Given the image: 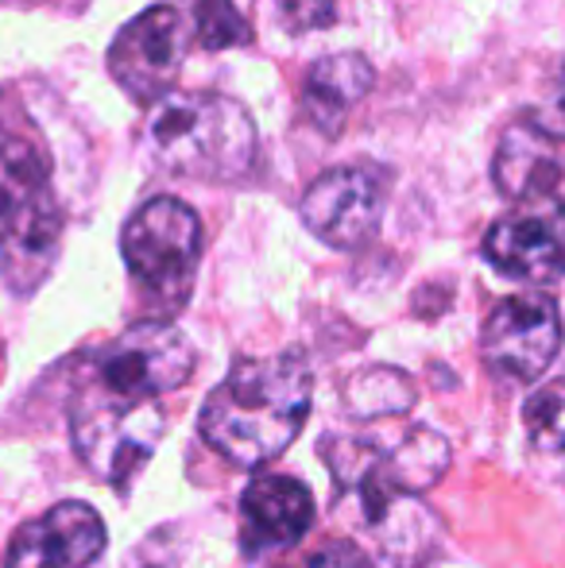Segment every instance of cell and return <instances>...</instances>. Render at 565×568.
<instances>
[{"label":"cell","mask_w":565,"mask_h":568,"mask_svg":"<svg viewBox=\"0 0 565 568\" xmlns=\"http://www.w3.org/2000/svg\"><path fill=\"white\" fill-rule=\"evenodd\" d=\"M310 367L299 352L236 359L210 390L198 429L236 468H264L291 449L310 414Z\"/></svg>","instance_id":"1"},{"label":"cell","mask_w":565,"mask_h":568,"mask_svg":"<svg viewBox=\"0 0 565 568\" xmlns=\"http://www.w3.org/2000/svg\"><path fill=\"white\" fill-rule=\"evenodd\" d=\"M62 213L51 186V151L28 116L0 101V275L16 294L39 291L59 260Z\"/></svg>","instance_id":"2"},{"label":"cell","mask_w":565,"mask_h":568,"mask_svg":"<svg viewBox=\"0 0 565 568\" xmlns=\"http://www.w3.org/2000/svg\"><path fill=\"white\" fill-rule=\"evenodd\" d=\"M143 143L155 166L194 182H236L256 163V124L225 93H171L148 116Z\"/></svg>","instance_id":"3"},{"label":"cell","mask_w":565,"mask_h":568,"mask_svg":"<svg viewBox=\"0 0 565 568\" xmlns=\"http://www.w3.org/2000/svg\"><path fill=\"white\" fill-rule=\"evenodd\" d=\"M325 460L345 491H356L364 518L380 523L395 503L415 499L450 468V445L426 426H403L395 434L330 437Z\"/></svg>","instance_id":"4"},{"label":"cell","mask_w":565,"mask_h":568,"mask_svg":"<svg viewBox=\"0 0 565 568\" xmlns=\"http://www.w3.org/2000/svg\"><path fill=\"white\" fill-rule=\"evenodd\" d=\"M121 255L132 283L159 322L190 302L202 260V221L179 197H151L129 217L121 232Z\"/></svg>","instance_id":"5"},{"label":"cell","mask_w":565,"mask_h":568,"mask_svg":"<svg viewBox=\"0 0 565 568\" xmlns=\"http://www.w3.org/2000/svg\"><path fill=\"white\" fill-rule=\"evenodd\" d=\"M167 418L159 403H137V398H117L98 387L74 383V403H70V437L74 453L101 484L129 487L155 453Z\"/></svg>","instance_id":"6"},{"label":"cell","mask_w":565,"mask_h":568,"mask_svg":"<svg viewBox=\"0 0 565 568\" xmlns=\"http://www.w3.org/2000/svg\"><path fill=\"white\" fill-rule=\"evenodd\" d=\"M194 375V348L171 322H137L85 356V375L78 383L117 398L159 403Z\"/></svg>","instance_id":"7"},{"label":"cell","mask_w":565,"mask_h":568,"mask_svg":"<svg viewBox=\"0 0 565 568\" xmlns=\"http://www.w3.org/2000/svg\"><path fill=\"white\" fill-rule=\"evenodd\" d=\"M190 23L174 4H155L140 12L132 23H124L121 36L109 47V74L129 93L137 105L155 109L163 98L174 93L186 54Z\"/></svg>","instance_id":"8"},{"label":"cell","mask_w":565,"mask_h":568,"mask_svg":"<svg viewBox=\"0 0 565 568\" xmlns=\"http://www.w3.org/2000/svg\"><path fill=\"white\" fill-rule=\"evenodd\" d=\"M387 171L376 163H349L325 171L302 197V225L322 244L353 252L380 232L387 205Z\"/></svg>","instance_id":"9"},{"label":"cell","mask_w":565,"mask_h":568,"mask_svg":"<svg viewBox=\"0 0 565 568\" xmlns=\"http://www.w3.org/2000/svg\"><path fill=\"white\" fill-rule=\"evenodd\" d=\"M562 348V317L546 294H515L488 314L481 333L484 364L512 383H531Z\"/></svg>","instance_id":"10"},{"label":"cell","mask_w":565,"mask_h":568,"mask_svg":"<svg viewBox=\"0 0 565 568\" xmlns=\"http://www.w3.org/2000/svg\"><path fill=\"white\" fill-rule=\"evenodd\" d=\"M484 260L519 283L565 278V205L531 202L500 217L484 236Z\"/></svg>","instance_id":"11"},{"label":"cell","mask_w":565,"mask_h":568,"mask_svg":"<svg viewBox=\"0 0 565 568\" xmlns=\"http://www.w3.org/2000/svg\"><path fill=\"white\" fill-rule=\"evenodd\" d=\"M105 523L90 503H59L23 523L8 546L4 568H90L105 554Z\"/></svg>","instance_id":"12"},{"label":"cell","mask_w":565,"mask_h":568,"mask_svg":"<svg viewBox=\"0 0 565 568\" xmlns=\"http://www.w3.org/2000/svg\"><path fill=\"white\" fill-rule=\"evenodd\" d=\"M314 526L310 487L291 476H256L241 495V549L244 557H268L291 549Z\"/></svg>","instance_id":"13"},{"label":"cell","mask_w":565,"mask_h":568,"mask_svg":"<svg viewBox=\"0 0 565 568\" xmlns=\"http://www.w3.org/2000/svg\"><path fill=\"white\" fill-rule=\"evenodd\" d=\"M492 179L504 197L519 205L554 202L565 182V159L558 140L543 132L535 120H515L500 135L496 159H492Z\"/></svg>","instance_id":"14"},{"label":"cell","mask_w":565,"mask_h":568,"mask_svg":"<svg viewBox=\"0 0 565 568\" xmlns=\"http://www.w3.org/2000/svg\"><path fill=\"white\" fill-rule=\"evenodd\" d=\"M372 82H376V70L356 51L325 54V59L310 62L306 78H302V113H306L314 128H322L325 135L341 132L345 116L361 105V98L372 90Z\"/></svg>","instance_id":"15"},{"label":"cell","mask_w":565,"mask_h":568,"mask_svg":"<svg viewBox=\"0 0 565 568\" xmlns=\"http://www.w3.org/2000/svg\"><path fill=\"white\" fill-rule=\"evenodd\" d=\"M531 460L554 479H565V375L551 379L523 406Z\"/></svg>","instance_id":"16"},{"label":"cell","mask_w":565,"mask_h":568,"mask_svg":"<svg viewBox=\"0 0 565 568\" xmlns=\"http://www.w3.org/2000/svg\"><path fill=\"white\" fill-rule=\"evenodd\" d=\"M345 403L356 418H400L415 406V387L395 367H372L349 379Z\"/></svg>","instance_id":"17"},{"label":"cell","mask_w":565,"mask_h":568,"mask_svg":"<svg viewBox=\"0 0 565 568\" xmlns=\"http://www.w3.org/2000/svg\"><path fill=\"white\" fill-rule=\"evenodd\" d=\"M182 20L190 23L205 51H225V47H241L252 39L233 0H182Z\"/></svg>","instance_id":"18"},{"label":"cell","mask_w":565,"mask_h":568,"mask_svg":"<svg viewBox=\"0 0 565 568\" xmlns=\"http://www.w3.org/2000/svg\"><path fill=\"white\" fill-rule=\"evenodd\" d=\"M286 31H322L337 20L341 0H272Z\"/></svg>","instance_id":"19"},{"label":"cell","mask_w":565,"mask_h":568,"mask_svg":"<svg viewBox=\"0 0 565 568\" xmlns=\"http://www.w3.org/2000/svg\"><path fill=\"white\" fill-rule=\"evenodd\" d=\"M275 568H376L372 565V557L364 554L356 541H325V546H317L314 554L299 557V561H286V565H275Z\"/></svg>","instance_id":"20"},{"label":"cell","mask_w":565,"mask_h":568,"mask_svg":"<svg viewBox=\"0 0 565 568\" xmlns=\"http://www.w3.org/2000/svg\"><path fill=\"white\" fill-rule=\"evenodd\" d=\"M531 120H535L551 140L565 143V62L554 70L551 82H546V93H543V101H538V109Z\"/></svg>","instance_id":"21"}]
</instances>
